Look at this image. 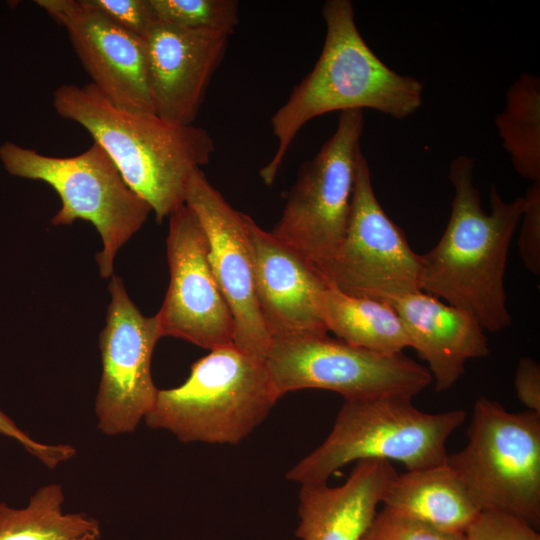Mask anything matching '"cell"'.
Instances as JSON below:
<instances>
[{
	"mask_svg": "<svg viewBox=\"0 0 540 540\" xmlns=\"http://www.w3.org/2000/svg\"><path fill=\"white\" fill-rule=\"evenodd\" d=\"M475 161L457 156L449 166L451 214L438 243L422 254L421 291L470 313L490 332L512 323L504 286L508 251L524 199H502L490 189V213L474 183Z\"/></svg>",
	"mask_w": 540,
	"mask_h": 540,
	"instance_id": "obj_1",
	"label": "cell"
},
{
	"mask_svg": "<svg viewBox=\"0 0 540 540\" xmlns=\"http://www.w3.org/2000/svg\"><path fill=\"white\" fill-rule=\"evenodd\" d=\"M322 16L326 34L321 54L271 118L277 147L259 172L268 186L297 133L312 119L333 111L373 109L402 120L422 105L423 84L397 73L372 51L357 28L351 1H326Z\"/></svg>",
	"mask_w": 540,
	"mask_h": 540,
	"instance_id": "obj_2",
	"label": "cell"
},
{
	"mask_svg": "<svg viewBox=\"0 0 540 540\" xmlns=\"http://www.w3.org/2000/svg\"><path fill=\"white\" fill-rule=\"evenodd\" d=\"M53 106L90 133L158 222L185 204L191 174L207 165L215 150L207 130L120 108L92 83L59 86Z\"/></svg>",
	"mask_w": 540,
	"mask_h": 540,
	"instance_id": "obj_3",
	"label": "cell"
},
{
	"mask_svg": "<svg viewBox=\"0 0 540 540\" xmlns=\"http://www.w3.org/2000/svg\"><path fill=\"white\" fill-rule=\"evenodd\" d=\"M465 419L462 410L423 412L406 396L344 400L328 436L286 478L327 483L342 467L364 460L396 461L407 470L442 464L448 438Z\"/></svg>",
	"mask_w": 540,
	"mask_h": 540,
	"instance_id": "obj_4",
	"label": "cell"
},
{
	"mask_svg": "<svg viewBox=\"0 0 540 540\" xmlns=\"http://www.w3.org/2000/svg\"><path fill=\"white\" fill-rule=\"evenodd\" d=\"M195 361L179 386L158 391L145 417L180 441L238 444L268 416L280 399L265 362L233 342Z\"/></svg>",
	"mask_w": 540,
	"mask_h": 540,
	"instance_id": "obj_5",
	"label": "cell"
},
{
	"mask_svg": "<svg viewBox=\"0 0 540 540\" xmlns=\"http://www.w3.org/2000/svg\"><path fill=\"white\" fill-rule=\"evenodd\" d=\"M6 170L18 177L43 181L61 199L53 225L81 219L94 225L103 248L96 255L100 275H113L119 249L142 227L152 208L125 182L107 152L95 141L81 154L54 157L12 142L0 147Z\"/></svg>",
	"mask_w": 540,
	"mask_h": 540,
	"instance_id": "obj_6",
	"label": "cell"
},
{
	"mask_svg": "<svg viewBox=\"0 0 540 540\" xmlns=\"http://www.w3.org/2000/svg\"><path fill=\"white\" fill-rule=\"evenodd\" d=\"M468 442L447 463L482 510L540 524V414L510 412L485 396L474 403Z\"/></svg>",
	"mask_w": 540,
	"mask_h": 540,
	"instance_id": "obj_7",
	"label": "cell"
},
{
	"mask_svg": "<svg viewBox=\"0 0 540 540\" xmlns=\"http://www.w3.org/2000/svg\"><path fill=\"white\" fill-rule=\"evenodd\" d=\"M363 128V110L340 112L334 133L301 166L270 231L324 277L346 233Z\"/></svg>",
	"mask_w": 540,
	"mask_h": 540,
	"instance_id": "obj_8",
	"label": "cell"
},
{
	"mask_svg": "<svg viewBox=\"0 0 540 540\" xmlns=\"http://www.w3.org/2000/svg\"><path fill=\"white\" fill-rule=\"evenodd\" d=\"M264 362L279 398L302 389L333 391L344 400L413 398L432 383L428 369L403 353L369 351L328 334L272 338Z\"/></svg>",
	"mask_w": 540,
	"mask_h": 540,
	"instance_id": "obj_9",
	"label": "cell"
},
{
	"mask_svg": "<svg viewBox=\"0 0 540 540\" xmlns=\"http://www.w3.org/2000/svg\"><path fill=\"white\" fill-rule=\"evenodd\" d=\"M421 272V255L381 207L361 150L346 233L325 278L344 294L389 302L421 290Z\"/></svg>",
	"mask_w": 540,
	"mask_h": 540,
	"instance_id": "obj_10",
	"label": "cell"
},
{
	"mask_svg": "<svg viewBox=\"0 0 540 540\" xmlns=\"http://www.w3.org/2000/svg\"><path fill=\"white\" fill-rule=\"evenodd\" d=\"M106 324L99 335L102 375L95 412L107 435L133 432L153 409L159 389L151 375L154 347L162 337L156 316H144L121 277L112 275Z\"/></svg>",
	"mask_w": 540,
	"mask_h": 540,
	"instance_id": "obj_11",
	"label": "cell"
},
{
	"mask_svg": "<svg viewBox=\"0 0 540 540\" xmlns=\"http://www.w3.org/2000/svg\"><path fill=\"white\" fill-rule=\"evenodd\" d=\"M167 259L170 282L155 315L162 337L208 350L232 343L234 320L210 264L207 237L186 204L169 216Z\"/></svg>",
	"mask_w": 540,
	"mask_h": 540,
	"instance_id": "obj_12",
	"label": "cell"
},
{
	"mask_svg": "<svg viewBox=\"0 0 540 540\" xmlns=\"http://www.w3.org/2000/svg\"><path fill=\"white\" fill-rule=\"evenodd\" d=\"M185 204L207 237L210 264L234 320L233 343L265 360L272 337L257 298L246 214L227 202L202 169L189 178Z\"/></svg>",
	"mask_w": 540,
	"mask_h": 540,
	"instance_id": "obj_13",
	"label": "cell"
},
{
	"mask_svg": "<svg viewBox=\"0 0 540 540\" xmlns=\"http://www.w3.org/2000/svg\"><path fill=\"white\" fill-rule=\"evenodd\" d=\"M68 34L92 84L116 106L153 112L144 39L113 23L84 0H37Z\"/></svg>",
	"mask_w": 540,
	"mask_h": 540,
	"instance_id": "obj_14",
	"label": "cell"
},
{
	"mask_svg": "<svg viewBox=\"0 0 540 540\" xmlns=\"http://www.w3.org/2000/svg\"><path fill=\"white\" fill-rule=\"evenodd\" d=\"M228 35L155 22L143 37L154 113L191 125L222 63Z\"/></svg>",
	"mask_w": 540,
	"mask_h": 540,
	"instance_id": "obj_15",
	"label": "cell"
},
{
	"mask_svg": "<svg viewBox=\"0 0 540 540\" xmlns=\"http://www.w3.org/2000/svg\"><path fill=\"white\" fill-rule=\"evenodd\" d=\"M260 310L272 338L328 334L325 277L297 251L246 215Z\"/></svg>",
	"mask_w": 540,
	"mask_h": 540,
	"instance_id": "obj_16",
	"label": "cell"
},
{
	"mask_svg": "<svg viewBox=\"0 0 540 540\" xmlns=\"http://www.w3.org/2000/svg\"><path fill=\"white\" fill-rule=\"evenodd\" d=\"M388 303L401 318L410 347L428 364L437 392L450 389L469 360L489 353L485 330L467 311L421 290Z\"/></svg>",
	"mask_w": 540,
	"mask_h": 540,
	"instance_id": "obj_17",
	"label": "cell"
},
{
	"mask_svg": "<svg viewBox=\"0 0 540 540\" xmlns=\"http://www.w3.org/2000/svg\"><path fill=\"white\" fill-rule=\"evenodd\" d=\"M396 475L391 462L364 460L356 462L339 486L301 485L296 536L301 540H361Z\"/></svg>",
	"mask_w": 540,
	"mask_h": 540,
	"instance_id": "obj_18",
	"label": "cell"
},
{
	"mask_svg": "<svg viewBox=\"0 0 540 540\" xmlns=\"http://www.w3.org/2000/svg\"><path fill=\"white\" fill-rule=\"evenodd\" d=\"M382 503L439 529L458 533H465L482 510L447 461L397 474Z\"/></svg>",
	"mask_w": 540,
	"mask_h": 540,
	"instance_id": "obj_19",
	"label": "cell"
},
{
	"mask_svg": "<svg viewBox=\"0 0 540 540\" xmlns=\"http://www.w3.org/2000/svg\"><path fill=\"white\" fill-rule=\"evenodd\" d=\"M321 313L327 331L353 346L389 355L410 347L404 324L388 302L347 295L328 285Z\"/></svg>",
	"mask_w": 540,
	"mask_h": 540,
	"instance_id": "obj_20",
	"label": "cell"
},
{
	"mask_svg": "<svg viewBox=\"0 0 540 540\" xmlns=\"http://www.w3.org/2000/svg\"><path fill=\"white\" fill-rule=\"evenodd\" d=\"M59 484L40 487L23 509L0 503V540H99V522L85 513H64Z\"/></svg>",
	"mask_w": 540,
	"mask_h": 540,
	"instance_id": "obj_21",
	"label": "cell"
},
{
	"mask_svg": "<svg viewBox=\"0 0 540 540\" xmlns=\"http://www.w3.org/2000/svg\"><path fill=\"white\" fill-rule=\"evenodd\" d=\"M503 148L515 171L540 181V77L523 73L509 87L506 103L495 116Z\"/></svg>",
	"mask_w": 540,
	"mask_h": 540,
	"instance_id": "obj_22",
	"label": "cell"
},
{
	"mask_svg": "<svg viewBox=\"0 0 540 540\" xmlns=\"http://www.w3.org/2000/svg\"><path fill=\"white\" fill-rule=\"evenodd\" d=\"M156 22L230 36L239 22L235 0H149Z\"/></svg>",
	"mask_w": 540,
	"mask_h": 540,
	"instance_id": "obj_23",
	"label": "cell"
},
{
	"mask_svg": "<svg viewBox=\"0 0 540 540\" xmlns=\"http://www.w3.org/2000/svg\"><path fill=\"white\" fill-rule=\"evenodd\" d=\"M361 540H465L464 533L439 529L384 507Z\"/></svg>",
	"mask_w": 540,
	"mask_h": 540,
	"instance_id": "obj_24",
	"label": "cell"
},
{
	"mask_svg": "<svg viewBox=\"0 0 540 540\" xmlns=\"http://www.w3.org/2000/svg\"><path fill=\"white\" fill-rule=\"evenodd\" d=\"M465 540H540L524 519L499 510L484 509L464 533Z\"/></svg>",
	"mask_w": 540,
	"mask_h": 540,
	"instance_id": "obj_25",
	"label": "cell"
},
{
	"mask_svg": "<svg viewBox=\"0 0 540 540\" xmlns=\"http://www.w3.org/2000/svg\"><path fill=\"white\" fill-rule=\"evenodd\" d=\"M523 213L519 222L518 247L525 267L534 275L540 274V181L527 188Z\"/></svg>",
	"mask_w": 540,
	"mask_h": 540,
	"instance_id": "obj_26",
	"label": "cell"
},
{
	"mask_svg": "<svg viewBox=\"0 0 540 540\" xmlns=\"http://www.w3.org/2000/svg\"><path fill=\"white\" fill-rule=\"evenodd\" d=\"M121 28L144 37L156 22L149 0H84Z\"/></svg>",
	"mask_w": 540,
	"mask_h": 540,
	"instance_id": "obj_27",
	"label": "cell"
},
{
	"mask_svg": "<svg viewBox=\"0 0 540 540\" xmlns=\"http://www.w3.org/2000/svg\"><path fill=\"white\" fill-rule=\"evenodd\" d=\"M0 434L17 440L33 456L37 457L44 465L54 468L60 463L72 458L76 450L67 444L49 445L35 441L0 410Z\"/></svg>",
	"mask_w": 540,
	"mask_h": 540,
	"instance_id": "obj_28",
	"label": "cell"
},
{
	"mask_svg": "<svg viewBox=\"0 0 540 540\" xmlns=\"http://www.w3.org/2000/svg\"><path fill=\"white\" fill-rule=\"evenodd\" d=\"M514 386L518 400L527 410L540 414V366L529 358L519 360Z\"/></svg>",
	"mask_w": 540,
	"mask_h": 540,
	"instance_id": "obj_29",
	"label": "cell"
}]
</instances>
